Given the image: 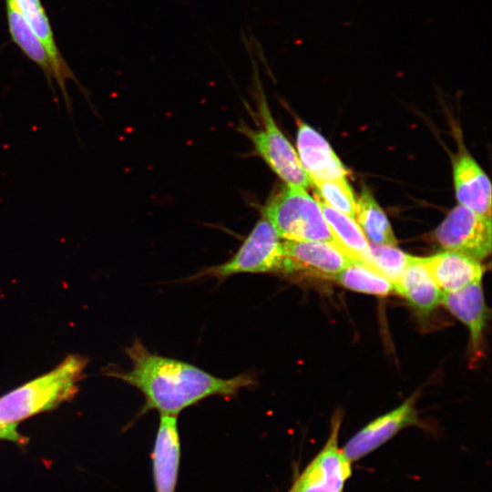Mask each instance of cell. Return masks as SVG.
<instances>
[{
  "instance_id": "d6986e66",
  "label": "cell",
  "mask_w": 492,
  "mask_h": 492,
  "mask_svg": "<svg viewBox=\"0 0 492 492\" xmlns=\"http://www.w3.org/2000/svg\"><path fill=\"white\" fill-rule=\"evenodd\" d=\"M369 242L395 245L396 240L391 224L370 190L364 188L356 200V217Z\"/></svg>"
},
{
  "instance_id": "5bb4252c",
  "label": "cell",
  "mask_w": 492,
  "mask_h": 492,
  "mask_svg": "<svg viewBox=\"0 0 492 492\" xmlns=\"http://www.w3.org/2000/svg\"><path fill=\"white\" fill-rule=\"evenodd\" d=\"M454 182L460 205L478 214L490 215V181L475 159L466 152L459 154L455 160Z\"/></svg>"
},
{
  "instance_id": "52a82bcc",
  "label": "cell",
  "mask_w": 492,
  "mask_h": 492,
  "mask_svg": "<svg viewBox=\"0 0 492 492\" xmlns=\"http://www.w3.org/2000/svg\"><path fill=\"white\" fill-rule=\"evenodd\" d=\"M434 237L445 250L481 261L491 250L490 215H481L458 205L436 228Z\"/></svg>"
},
{
  "instance_id": "e0dca14e",
  "label": "cell",
  "mask_w": 492,
  "mask_h": 492,
  "mask_svg": "<svg viewBox=\"0 0 492 492\" xmlns=\"http://www.w3.org/2000/svg\"><path fill=\"white\" fill-rule=\"evenodd\" d=\"M5 10L8 31L12 41L29 60L42 70L50 89L55 94L56 103H58L53 86V66L45 46L26 21L15 0H5Z\"/></svg>"
},
{
  "instance_id": "5b68a950",
  "label": "cell",
  "mask_w": 492,
  "mask_h": 492,
  "mask_svg": "<svg viewBox=\"0 0 492 492\" xmlns=\"http://www.w3.org/2000/svg\"><path fill=\"white\" fill-rule=\"evenodd\" d=\"M261 124L257 128L242 126L240 129L251 141L258 155L285 184L308 188L311 181L297 152L277 126L265 97L258 94Z\"/></svg>"
},
{
  "instance_id": "ac0fdd59",
  "label": "cell",
  "mask_w": 492,
  "mask_h": 492,
  "mask_svg": "<svg viewBox=\"0 0 492 492\" xmlns=\"http://www.w3.org/2000/svg\"><path fill=\"white\" fill-rule=\"evenodd\" d=\"M316 200L335 242L354 260L366 262L369 241L355 219L333 209L319 198Z\"/></svg>"
},
{
  "instance_id": "2e32d148",
  "label": "cell",
  "mask_w": 492,
  "mask_h": 492,
  "mask_svg": "<svg viewBox=\"0 0 492 492\" xmlns=\"http://www.w3.org/2000/svg\"><path fill=\"white\" fill-rule=\"evenodd\" d=\"M394 286L395 292L419 313H429L441 302L442 292L429 273L424 258L412 256Z\"/></svg>"
},
{
  "instance_id": "7a4b0ae2",
  "label": "cell",
  "mask_w": 492,
  "mask_h": 492,
  "mask_svg": "<svg viewBox=\"0 0 492 492\" xmlns=\"http://www.w3.org/2000/svg\"><path fill=\"white\" fill-rule=\"evenodd\" d=\"M88 359L70 354L52 370L26 382L0 396V440L26 446L29 438L18 425L38 414L71 401L79 390Z\"/></svg>"
},
{
  "instance_id": "277c9868",
  "label": "cell",
  "mask_w": 492,
  "mask_h": 492,
  "mask_svg": "<svg viewBox=\"0 0 492 492\" xmlns=\"http://www.w3.org/2000/svg\"><path fill=\"white\" fill-rule=\"evenodd\" d=\"M280 239L274 227L261 218L229 261L200 272L195 278L223 280L239 273L281 272L284 253Z\"/></svg>"
},
{
  "instance_id": "7c38bea8",
  "label": "cell",
  "mask_w": 492,
  "mask_h": 492,
  "mask_svg": "<svg viewBox=\"0 0 492 492\" xmlns=\"http://www.w3.org/2000/svg\"><path fill=\"white\" fill-rule=\"evenodd\" d=\"M151 458L156 492H175L180 460L177 416L160 415Z\"/></svg>"
},
{
  "instance_id": "9c48e42d",
  "label": "cell",
  "mask_w": 492,
  "mask_h": 492,
  "mask_svg": "<svg viewBox=\"0 0 492 492\" xmlns=\"http://www.w3.org/2000/svg\"><path fill=\"white\" fill-rule=\"evenodd\" d=\"M415 396H411L394 410L380 415L358 431L342 448L350 462L370 454L405 427L418 425Z\"/></svg>"
},
{
  "instance_id": "4fadbf2b",
  "label": "cell",
  "mask_w": 492,
  "mask_h": 492,
  "mask_svg": "<svg viewBox=\"0 0 492 492\" xmlns=\"http://www.w3.org/2000/svg\"><path fill=\"white\" fill-rule=\"evenodd\" d=\"M425 264L442 292H451L480 282L484 267L467 255L445 250L424 258Z\"/></svg>"
},
{
  "instance_id": "3957f363",
  "label": "cell",
  "mask_w": 492,
  "mask_h": 492,
  "mask_svg": "<svg viewBox=\"0 0 492 492\" xmlns=\"http://www.w3.org/2000/svg\"><path fill=\"white\" fill-rule=\"evenodd\" d=\"M262 214L285 241L335 242L316 199L304 188L282 186L269 198Z\"/></svg>"
},
{
  "instance_id": "7402d4cb",
  "label": "cell",
  "mask_w": 492,
  "mask_h": 492,
  "mask_svg": "<svg viewBox=\"0 0 492 492\" xmlns=\"http://www.w3.org/2000/svg\"><path fill=\"white\" fill-rule=\"evenodd\" d=\"M318 197L333 209L350 216L356 217V200L346 179L312 181Z\"/></svg>"
},
{
  "instance_id": "ffe728a7",
  "label": "cell",
  "mask_w": 492,
  "mask_h": 492,
  "mask_svg": "<svg viewBox=\"0 0 492 492\" xmlns=\"http://www.w3.org/2000/svg\"><path fill=\"white\" fill-rule=\"evenodd\" d=\"M351 291L379 296L395 292L394 283L369 264L354 260L332 278Z\"/></svg>"
},
{
  "instance_id": "30bf717a",
  "label": "cell",
  "mask_w": 492,
  "mask_h": 492,
  "mask_svg": "<svg viewBox=\"0 0 492 492\" xmlns=\"http://www.w3.org/2000/svg\"><path fill=\"white\" fill-rule=\"evenodd\" d=\"M26 21L45 46L53 66L54 82L59 87L67 110L72 116V103L67 92V81H73L84 95L89 107L94 109L89 95L77 80L74 72L61 55L55 40L52 26L40 0H15Z\"/></svg>"
},
{
  "instance_id": "8992f818",
  "label": "cell",
  "mask_w": 492,
  "mask_h": 492,
  "mask_svg": "<svg viewBox=\"0 0 492 492\" xmlns=\"http://www.w3.org/2000/svg\"><path fill=\"white\" fill-rule=\"evenodd\" d=\"M342 415H333L329 437L313 459L296 477L288 492H342L352 475V462L338 445Z\"/></svg>"
},
{
  "instance_id": "ba28073f",
  "label": "cell",
  "mask_w": 492,
  "mask_h": 492,
  "mask_svg": "<svg viewBox=\"0 0 492 492\" xmlns=\"http://www.w3.org/2000/svg\"><path fill=\"white\" fill-rule=\"evenodd\" d=\"M282 273L333 278L354 259L334 241H284Z\"/></svg>"
},
{
  "instance_id": "8fae6325",
  "label": "cell",
  "mask_w": 492,
  "mask_h": 492,
  "mask_svg": "<svg viewBox=\"0 0 492 492\" xmlns=\"http://www.w3.org/2000/svg\"><path fill=\"white\" fill-rule=\"evenodd\" d=\"M300 162L310 181L344 179L347 169L327 140L314 128L301 122L297 129Z\"/></svg>"
},
{
  "instance_id": "9a60e30c",
  "label": "cell",
  "mask_w": 492,
  "mask_h": 492,
  "mask_svg": "<svg viewBox=\"0 0 492 492\" xmlns=\"http://www.w3.org/2000/svg\"><path fill=\"white\" fill-rule=\"evenodd\" d=\"M440 303L467 327L471 345L477 349L488 315L481 281L456 292H442Z\"/></svg>"
},
{
  "instance_id": "44dd1931",
  "label": "cell",
  "mask_w": 492,
  "mask_h": 492,
  "mask_svg": "<svg viewBox=\"0 0 492 492\" xmlns=\"http://www.w3.org/2000/svg\"><path fill=\"white\" fill-rule=\"evenodd\" d=\"M411 259L412 255L403 251L395 245L369 242V254L365 263L395 284Z\"/></svg>"
},
{
  "instance_id": "6da1fadb",
  "label": "cell",
  "mask_w": 492,
  "mask_h": 492,
  "mask_svg": "<svg viewBox=\"0 0 492 492\" xmlns=\"http://www.w3.org/2000/svg\"><path fill=\"white\" fill-rule=\"evenodd\" d=\"M132 368L107 371L138 389L145 397L138 415L156 410L160 415L177 416L182 410L210 396L232 398L242 388L256 384L251 373L220 378L184 361L150 352L136 339L125 349Z\"/></svg>"
}]
</instances>
